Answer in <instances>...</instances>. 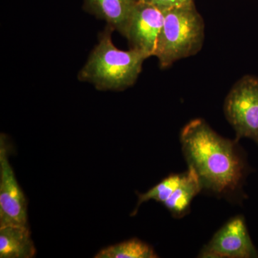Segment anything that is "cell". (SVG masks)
I'll return each instance as SVG.
<instances>
[{"instance_id": "cell-4", "label": "cell", "mask_w": 258, "mask_h": 258, "mask_svg": "<svg viewBox=\"0 0 258 258\" xmlns=\"http://www.w3.org/2000/svg\"><path fill=\"white\" fill-rule=\"evenodd\" d=\"M224 111L236 140L249 138L258 144V78L246 76L237 81L226 98Z\"/></svg>"}, {"instance_id": "cell-7", "label": "cell", "mask_w": 258, "mask_h": 258, "mask_svg": "<svg viewBox=\"0 0 258 258\" xmlns=\"http://www.w3.org/2000/svg\"><path fill=\"white\" fill-rule=\"evenodd\" d=\"M166 9L142 0L137 3L124 35L130 49L139 51L147 57L154 56Z\"/></svg>"}, {"instance_id": "cell-6", "label": "cell", "mask_w": 258, "mask_h": 258, "mask_svg": "<svg viewBox=\"0 0 258 258\" xmlns=\"http://www.w3.org/2000/svg\"><path fill=\"white\" fill-rule=\"evenodd\" d=\"M198 257H258V251L251 240L244 217L237 215L226 222L204 246Z\"/></svg>"}, {"instance_id": "cell-2", "label": "cell", "mask_w": 258, "mask_h": 258, "mask_svg": "<svg viewBox=\"0 0 258 258\" xmlns=\"http://www.w3.org/2000/svg\"><path fill=\"white\" fill-rule=\"evenodd\" d=\"M113 31L114 29L106 25L79 74L80 81L92 83L99 91H123L133 86L148 58L133 49L117 48L112 40Z\"/></svg>"}, {"instance_id": "cell-9", "label": "cell", "mask_w": 258, "mask_h": 258, "mask_svg": "<svg viewBox=\"0 0 258 258\" xmlns=\"http://www.w3.org/2000/svg\"><path fill=\"white\" fill-rule=\"evenodd\" d=\"M36 248L29 225L0 227V257L32 258Z\"/></svg>"}, {"instance_id": "cell-3", "label": "cell", "mask_w": 258, "mask_h": 258, "mask_svg": "<svg viewBox=\"0 0 258 258\" xmlns=\"http://www.w3.org/2000/svg\"><path fill=\"white\" fill-rule=\"evenodd\" d=\"M205 28L194 1L166 8L154 54L161 69L200 52L205 40Z\"/></svg>"}, {"instance_id": "cell-12", "label": "cell", "mask_w": 258, "mask_h": 258, "mask_svg": "<svg viewBox=\"0 0 258 258\" xmlns=\"http://www.w3.org/2000/svg\"><path fill=\"white\" fill-rule=\"evenodd\" d=\"M184 173L183 174H171L166 176L160 182L151 188L145 193H137L138 202L131 216H136L141 205L146 202L154 200L157 203L164 204L168 200L176 188L181 184Z\"/></svg>"}, {"instance_id": "cell-13", "label": "cell", "mask_w": 258, "mask_h": 258, "mask_svg": "<svg viewBox=\"0 0 258 258\" xmlns=\"http://www.w3.org/2000/svg\"><path fill=\"white\" fill-rule=\"evenodd\" d=\"M142 1L156 5L159 8H169L176 5L184 4L188 2L194 1V0H142Z\"/></svg>"}, {"instance_id": "cell-10", "label": "cell", "mask_w": 258, "mask_h": 258, "mask_svg": "<svg viewBox=\"0 0 258 258\" xmlns=\"http://www.w3.org/2000/svg\"><path fill=\"white\" fill-rule=\"evenodd\" d=\"M202 191L203 186L198 174L192 168L188 167L181 184L163 205L173 217L181 218L187 215L193 199Z\"/></svg>"}, {"instance_id": "cell-8", "label": "cell", "mask_w": 258, "mask_h": 258, "mask_svg": "<svg viewBox=\"0 0 258 258\" xmlns=\"http://www.w3.org/2000/svg\"><path fill=\"white\" fill-rule=\"evenodd\" d=\"M84 9L106 22L124 36L129 20L140 0H84Z\"/></svg>"}, {"instance_id": "cell-5", "label": "cell", "mask_w": 258, "mask_h": 258, "mask_svg": "<svg viewBox=\"0 0 258 258\" xmlns=\"http://www.w3.org/2000/svg\"><path fill=\"white\" fill-rule=\"evenodd\" d=\"M0 135V227L28 225V202L10 164L9 144Z\"/></svg>"}, {"instance_id": "cell-11", "label": "cell", "mask_w": 258, "mask_h": 258, "mask_svg": "<svg viewBox=\"0 0 258 258\" xmlns=\"http://www.w3.org/2000/svg\"><path fill=\"white\" fill-rule=\"evenodd\" d=\"M95 258H157L152 246L138 238H132L101 249Z\"/></svg>"}, {"instance_id": "cell-1", "label": "cell", "mask_w": 258, "mask_h": 258, "mask_svg": "<svg viewBox=\"0 0 258 258\" xmlns=\"http://www.w3.org/2000/svg\"><path fill=\"white\" fill-rule=\"evenodd\" d=\"M180 141L188 167L196 171L203 191L231 202L242 199L249 168L238 141L223 138L201 118L185 125Z\"/></svg>"}]
</instances>
